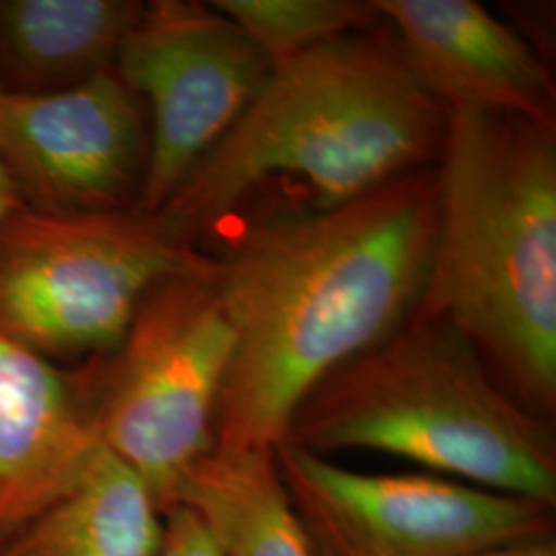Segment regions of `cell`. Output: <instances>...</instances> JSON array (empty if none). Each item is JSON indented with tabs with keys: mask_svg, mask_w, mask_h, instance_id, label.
Segmentation results:
<instances>
[{
	"mask_svg": "<svg viewBox=\"0 0 556 556\" xmlns=\"http://www.w3.org/2000/svg\"><path fill=\"white\" fill-rule=\"evenodd\" d=\"M439 219L415 318L468 338L532 415L556 410L555 124L450 110Z\"/></svg>",
	"mask_w": 556,
	"mask_h": 556,
	"instance_id": "2",
	"label": "cell"
},
{
	"mask_svg": "<svg viewBox=\"0 0 556 556\" xmlns=\"http://www.w3.org/2000/svg\"><path fill=\"white\" fill-rule=\"evenodd\" d=\"M184 275L217 278V258L155 215L23 206L0 227V334L50 363L105 355L144 293Z\"/></svg>",
	"mask_w": 556,
	"mask_h": 556,
	"instance_id": "6",
	"label": "cell"
},
{
	"mask_svg": "<svg viewBox=\"0 0 556 556\" xmlns=\"http://www.w3.org/2000/svg\"><path fill=\"white\" fill-rule=\"evenodd\" d=\"M211 4L239 25L273 66L381 23L374 4L361 0H215Z\"/></svg>",
	"mask_w": 556,
	"mask_h": 556,
	"instance_id": "15",
	"label": "cell"
},
{
	"mask_svg": "<svg viewBox=\"0 0 556 556\" xmlns=\"http://www.w3.org/2000/svg\"><path fill=\"white\" fill-rule=\"evenodd\" d=\"M160 556H219L199 517L178 507L165 517V540Z\"/></svg>",
	"mask_w": 556,
	"mask_h": 556,
	"instance_id": "16",
	"label": "cell"
},
{
	"mask_svg": "<svg viewBox=\"0 0 556 556\" xmlns=\"http://www.w3.org/2000/svg\"><path fill=\"white\" fill-rule=\"evenodd\" d=\"M100 445L73 369L0 334V540L66 495Z\"/></svg>",
	"mask_w": 556,
	"mask_h": 556,
	"instance_id": "11",
	"label": "cell"
},
{
	"mask_svg": "<svg viewBox=\"0 0 556 556\" xmlns=\"http://www.w3.org/2000/svg\"><path fill=\"white\" fill-rule=\"evenodd\" d=\"M178 507L199 517L219 556H314L275 450L211 447L181 480Z\"/></svg>",
	"mask_w": 556,
	"mask_h": 556,
	"instance_id": "14",
	"label": "cell"
},
{
	"mask_svg": "<svg viewBox=\"0 0 556 556\" xmlns=\"http://www.w3.org/2000/svg\"><path fill=\"white\" fill-rule=\"evenodd\" d=\"M114 71L147 110L149 157L135 211L155 215L256 100L273 62L211 2L155 0Z\"/></svg>",
	"mask_w": 556,
	"mask_h": 556,
	"instance_id": "8",
	"label": "cell"
},
{
	"mask_svg": "<svg viewBox=\"0 0 556 556\" xmlns=\"http://www.w3.org/2000/svg\"><path fill=\"white\" fill-rule=\"evenodd\" d=\"M147 157V110L116 71L54 93L0 91V161L27 208L132 211Z\"/></svg>",
	"mask_w": 556,
	"mask_h": 556,
	"instance_id": "9",
	"label": "cell"
},
{
	"mask_svg": "<svg viewBox=\"0 0 556 556\" xmlns=\"http://www.w3.org/2000/svg\"><path fill=\"white\" fill-rule=\"evenodd\" d=\"M418 83L447 110L477 108L555 124V80L475 0H374Z\"/></svg>",
	"mask_w": 556,
	"mask_h": 556,
	"instance_id": "10",
	"label": "cell"
},
{
	"mask_svg": "<svg viewBox=\"0 0 556 556\" xmlns=\"http://www.w3.org/2000/svg\"><path fill=\"white\" fill-rule=\"evenodd\" d=\"M233 349L215 278L184 275L151 287L118 344L73 369L96 438L137 472L163 517L213 447Z\"/></svg>",
	"mask_w": 556,
	"mask_h": 556,
	"instance_id": "5",
	"label": "cell"
},
{
	"mask_svg": "<svg viewBox=\"0 0 556 556\" xmlns=\"http://www.w3.org/2000/svg\"><path fill=\"white\" fill-rule=\"evenodd\" d=\"M314 556H470L555 536V507L433 475H363L289 441L275 447Z\"/></svg>",
	"mask_w": 556,
	"mask_h": 556,
	"instance_id": "7",
	"label": "cell"
},
{
	"mask_svg": "<svg viewBox=\"0 0 556 556\" xmlns=\"http://www.w3.org/2000/svg\"><path fill=\"white\" fill-rule=\"evenodd\" d=\"M23 200H21L20 192L13 184V179L9 176L7 167L0 161V227L9 220L13 213H17L23 208Z\"/></svg>",
	"mask_w": 556,
	"mask_h": 556,
	"instance_id": "18",
	"label": "cell"
},
{
	"mask_svg": "<svg viewBox=\"0 0 556 556\" xmlns=\"http://www.w3.org/2000/svg\"><path fill=\"white\" fill-rule=\"evenodd\" d=\"M289 441L326 456L374 450L480 489L556 505L553 420L509 396L454 326L410 316L303 397Z\"/></svg>",
	"mask_w": 556,
	"mask_h": 556,
	"instance_id": "4",
	"label": "cell"
},
{
	"mask_svg": "<svg viewBox=\"0 0 556 556\" xmlns=\"http://www.w3.org/2000/svg\"><path fill=\"white\" fill-rule=\"evenodd\" d=\"M439 219L427 167L330 208L250 223L217 258L236 349L213 447L268 450L299 404L417 309Z\"/></svg>",
	"mask_w": 556,
	"mask_h": 556,
	"instance_id": "1",
	"label": "cell"
},
{
	"mask_svg": "<svg viewBox=\"0 0 556 556\" xmlns=\"http://www.w3.org/2000/svg\"><path fill=\"white\" fill-rule=\"evenodd\" d=\"M447 119L388 25L326 41L273 66L256 100L155 217L197 245L275 176L303 179L312 208L338 206L431 167Z\"/></svg>",
	"mask_w": 556,
	"mask_h": 556,
	"instance_id": "3",
	"label": "cell"
},
{
	"mask_svg": "<svg viewBox=\"0 0 556 556\" xmlns=\"http://www.w3.org/2000/svg\"><path fill=\"white\" fill-rule=\"evenodd\" d=\"M163 540L144 482L100 445L66 495L0 540V556H160Z\"/></svg>",
	"mask_w": 556,
	"mask_h": 556,
	"instance_id": "13",
	"label": "cell"
},
{
	"mask_svg": "<svg viewBox=\"0 0 556 556\" xmlns=\"http://www.w3.org/2000/svg\"><path fill=\"white\" fill-rule=\"evenodd\" d=\"M470 556H556V538L546 536L538 540H526L507 546H497L491 551H482Z\"/></svg>",
	"mask_w": 556,
	"mask_h": 556,
	"instance_id": "17",
	"label": "cell"
},
{
	"mask_svg": "<svg viewBox=\"0 0 556 556\" xmlns=\"http://www.w3.org/2000/svg\"><path fill=\"white\" fill-rule=\"evenodd\" d=\"M135 0H0V91L54 93L114 71Z\"/></svg>",
	"mask_w": 556,
	"mask_h": 556,
	"instance_id": "12",
	"label": "cell"
}]
</instances>
